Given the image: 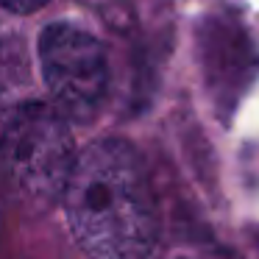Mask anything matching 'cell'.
Wrapping results in <instances>:
<instances>
[{"label":"cell","instance_id":"4","mask_svg":"<svg viewBox=\"0 0 259 259\" xmlns=\"http://www.w3.org/2000/svg\"><path fill=\"white\" fill-rule=\"evenodd\" d=\"M164 259H231L223 248L212 245V242H181L173 245Z\"/></svg>","mask_w":259,"mask_h":259},{"label":"cell","instance_id":"1","mask_svg":"<svg viewBox=\"0 0 259 259\" xmlns=\"http://www.w3.org/2000/svg\"><path fill=\"white\" fill-rule=\"evenodd\" d=\"M62 206L90 259H148L159 209L142 156L125 140H98L75 159Z\"/></svg>","mask_w":259,"mask_h":259},{"label":"cell","instance_id":"3","mask_svg":"<svg viewBox=\"0 0 259 259\" xmlns=\"http://www.w3.org/2000/svg\"><path fill=\"white\" fill-rule=\"evenodd\" d=\"M39 62L53 106L67 120L87 123L101 112L109 92V62L90 31L67 23L48 25L39 36Z\"/></svg>","mask_w":259,"mask_h":259},{"label":"cell","instance_id":"2","mask_svg":"<svg viewBox=\"0 0 259 259\" xmlns=\"http://www.w3.org/2000/svg\"><path fill=\"white\" fill-rule=\"evenodd\" d=\"M0 159L9 181L28 203L62 201L78 159L67 117L48 103H23L0 134Z\"/></svg>","mask_w":259,"mask_h":259},{"label":"cell","instance_id":"5","mask_svg":"<svg viewBox=\"0 0 259 259\" xmlns=\"http://www.w3.org/2000/svg\"><path fill=\"white\" fill-rule=\"evenodd\" d=\"M45 3H51V0H0V6L14 14H31L36 9H42Z\"/></svg>","mask_w":259,"mask_h":259}]
</instances>
